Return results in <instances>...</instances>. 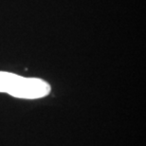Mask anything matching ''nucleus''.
<instances>
[{"mask_svg": "<svg viewBox=\"0 0 146 146\" xmlns=\"http://www.w3.org/2000/svg\"><path fill=\"white\" fill-rule=\"evenodd\" d=\"M0 92L13 97L33 100L49 94L50 86L38 78H26L14 73L0 71Z\"/></svg>", "mask_w": 146, "mask_h": 146, "instance_id": "obj_1", "label": "nucleus"}]
</instances>
